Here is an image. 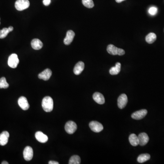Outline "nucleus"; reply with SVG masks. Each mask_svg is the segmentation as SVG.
<instances>
[{
    "label": "nucleus",
    "instance_id": "1",
    "mask_svg": "<svg viewBox=\"0 0 164 164\" xmlns=\"http://www.w3.org/2000/svg\"><path fill=\"white\" fill-rule=\"evenodd\" d=\"M42 105L43 109L45 112H51L53 109V99L49 96L44 97L42 101Z\"/></svg>",
    "mask_w": 164,
    "mask_h": 164
},
{
    "label": "nucleus",
    "instance_id": "2",
    "mask_svg": "<svg viewBox=\"0 0 164 164\" xmlns=\"http://www.w3.org/2000/svg\"><path fill=\"white\" fill-rule=\"evenodd\" d=\"M30 6L28 0H17L15 4V6L17 10L21 11L26 9Z\"/></svg>",
    "mask_w": 164,
    "mask_h": 164
},
{
    "label": "nucleus",
    "instance_id": "3",
    "mask_svg": "<svg viewBox=\"0 0 164 164\" xmlns=\"http://www.w3.org/2000/svg\"><path fill=\"white\" fill-rule=\"evenodd\" d=\"M19 62L17 54L15 53L11 54L8 58V64L11 68H16Z\"/></svg>",
    "mask_w": 164,
    "mask_h": 164
},
{
    "label": "nucleus",
    "instance_id": "4",
    "mask_svg": "<svg viewBox=\"0 0 164 164\" xmlns=\"http://www.w3.org/2000/svg\"><path fill=\"white\" fill-rule=\"evenodd\" d=\"M77 126L75 122L69 121L67 122L65 126V129L67 133L72 134L76 131Z\"/></svg>",
    "mask_w": 164,
    "mask_h": 164
},
{
    "label": "nucleus",
    "instance_id": "5",
    "mask_svg": "<svg viewBox=\"0 0 164 164\" xmlns=\"http://www.w3.org/2000/svg\"><path fill=\"white\" fill-rule=\"evenodd\" d=\"M89 126L93 131L95 133L100 132L104 129L103 125L96 121H93L90 122Z\"/></svg>",
    "mask_w": 164,
    "mask_h": 164
},
{
    "label": "nucleus",
    "instance_id": "6",
    "mask_svg": "<svg viewBox=\"0 0 164 164\" xmlns=\"http://www.w3.org/2000/svg\"><path fill=\"white\" fill-rule=\"evenodd\" d=\"M33 156V151L31 147H26L23 151V157L25 160L27 161L31 160Z\"/></svg>",
    "mask_w": 164,
    "mask_h": 164
},
{
    "label": "nucleus",
    "instance_id": "7",
    "mask_svg": "<svg viewBox=\"0 0 164 164\" xmlns=\"http://www.w3.org/2000/svg\"><path fill=\"white\" fill-rule=\"evenodd\" d=\"M128 103V98L126 94L120 95L118 99V106L120 109H123L126 107Z\"/></svg>",
    "mask_w": 164,
    "mask_h": 164
},
{
    "label": "nucleus",
    "instance_id": "8",
    "mask_svg": "<svg viewBox=\"0 0 164 164\" xmlns=\"http://www.w3.org/2000/svg\"><path fill=\"white\" fill-rule=\"evenodd\" d=\"M147 114V110L146 109H141L134 112L132 114L131 117L133 119L140 120L144 118L146 115Z\"/></svg>",
    "mask_w": 164,
    "mask_h": 164
},
{
    "label": "nucleus",
    "instance_id": "9",
    "mask_svg": "<svg viewBox=\"0 0 164 164\" xmlns=\"http://www.w3.org/2000/svg\"><path fill=\"white\" fill-rule=\"evenodd\" d=\"M19 106L23 110H27L29 108V104L27 98L24 96H21L18 100Z\"/></svg>",
    "mask_w": 164,
    "mask_h": 164
},
{
    "label": "nucleus",
    "instance_id": "10",
    "mask_svg": "<svg viewBox=\"0 0 164 164\" xmlns=\"http://www.w3.org/2000/svg\"><path fill=\"white\" fill-rule=\"evenodd\" d=\"M52 75V71L50 69L47 68L39 74L38 78L44 81L48 80L50 79Z\"/></svg>",
    "mask_w": 164,
    "mask_h": 164
},
{
    "label": "nucleus",
    "instance_id": "11",
    "mask_svg": "<svg viewBox=\"0 0 164 164\" xmlns=\"http://www.w3.org/2000/svg\"><path fill=\"white\" fill-rule=\"evenodd\" d=\"M75 33L72 30H68L66 36L64 38V44L66 45H68L71 43L73 41V38H75Z\"/></svg>",
    "mask_w": 164,
    "mask_h": 164
},
{
    "label": "nucleus",
    "instance_id": "12",
    "mask_svg": "<svg viewBox=\"0 0 164 164\" xmlns=\"http://www.w3.org/2000/svg\"><path fill=\"white\" fill-rule=\"evenodd\" d=\"M139 139V145L141 146H144L146 145L149 141L148 135L146 133H141L138 136Z\"/></svg>",
    "mask_w": 164,
    "mask_h": 164
},
{
    "label": "nucleus",
    "instance_id": "13",
    "mask_svg": "<svg viewBox=\"0 0 164 164\" xmlns=\"http://www.w3.org/2000/svg\"><path fill=\"white\" fill-rule=\"evenodd\" d=\"M35 137L40 143H45L48 141V137L41 131H38L35 133Z\"/></svg>",
    "mask_w": 164,
    "mask_h": 164
},
{
    "label": "nucleus",
    "instance_id": "14",
    "mask_svg": "<svg viewBox=\"0 0 164 164\" xmlns=\"http://www.w3.org/2000/svg\"><path fill=\"white\" fill-rule=\"evenodd\" d=\"M93 99L96 103L99 104H103L105 103L104 96L101 93L96 92L93 95Z\"/></svg>",
    "mask_w": 164,
    "mask_h": 164
},
{
    "label": "nucleus",
    "instance_id": "15",
    "mask_svg": "<svg viewBox=\"0 0 164 164\" xmlns=\"http://www.w3.org/2000/svg\"><path fill=\"white\" fill-rule=\"evenodd\" d=\"M9 137V133L6 131L2 132L0 134V145L5 146L8 143V139Z\"/></svg>",
    "mask_w": 164,
    "mask_h": 164
},
{
    "label": "nucleus",
    "instance_id": "16",
    "mask_svg": "<svg viewBox=\"0 0 164 164\" xmlns=\"http://www.w3.org/2000/svg\"><path fill=\"white\" fill-rule=\"evenodd\" d=\"M84 68V63L83 62H79L75 66L73 69V72L75 75H78L83 71Z\"/></svg>",
    "mask_w": 164,
    "mask_h": 164
},
{
    "label": "nucleus",
    "instance_id": "17",
    "mask_svg": "<svg viewBox=\"0 0 164 164\" xmlns=\"http://www.w3.org/2000/svg\"><path fill=\"white\" fill-rule=\"evenodd\" d=\"M31 46L35 50H39L43 47V43L38 39H34L31 42Z\"/></svg>",
    "mask_w": 164,
    "mask_h": 164
},
{
    "label": "nucleus",
    "instance_id": "18",
    "mask_svg": "<svg viewBox=\"0 0 164 164\" xmlns=\"http://www.w3.org/2000/svg\"><path fill=\"white\" fill-rule=\"evenodd\" d=\"M121 70V64L119 62H116L115 66L111 67L109 70V73L112 75H117Z\"/></svg>",
    "mask_w": 164,
    "mask_h": 164
},
{
    "label": "nucleus",
    "instance_id": "19",
    "mask_svg": "<svg viewBox=\"0 0 164 164\" xmlns=\"http://www.w3.org/2000/svg\"><path fill=\"white\" fill-rule=\"evenodd\" d=\"M129 141L131 145L133 146H136L139 145V139L136 135L132 133L129 136Z\"/></svg>",
    "mask_w": 164,
    "mask_h": 164
},
{
    "label": "nucleus",
    "instance_id": "20",
    "mask_svg": "<svg viewBox=\"0 0 164 164\" xmlns=\"http://www.w3.org/2000/svg\"><path fill=\"white\" fill-rule=\"evenodd\" d=\"M118 48L113 44H109L107 46V52L111 55H118Z\"/></svg>",
    "mask_w": 164,
    "mask_h": 164
},
{
    "label": "nucleus",
    "instance_id": "21",
    "mask_svg": "<svg viewBox=\"0 0 164 164\" xmlns=\"http://www.w3.org/2000/svg\"><path fill=\"white\" fill-rule=\"evenodd\" d=\"M156 39V35L154 33H151L148 34L146 37V40L147 43L149 44H151L155 41Z\"/></svg>",
    "mask_w": 164,
    "mask_h": 164
},
{
    "label": "nucleus",
    "instance_id": "22",
    "mask_svg": "<svg viewBox=\"0 0 164 164\" xmlns=\"http://www.w3.org/2000/svg\"><path fill=\"white\" fill-rule=\"evenodd\" d=\"M151 158L150 155L148 154H141L137 158L138 162L140 163H144L149 160Z\"/></svg>",
    "mask_w": 164,
    "mask_h": 164
},
{
    "label": "nucleus",
    "instance_id": "23",
    "mask_svg": "<svg viewBox=\"0 0 164 164\" xmlns=\"http://www.w3.org/2000/svg\"><path fill=\"white\" fill-rule=\"evenodd\" d=\"M80 158L77 155H75L72 156L68 162L70 164H80Z\"/></svg>",
    "mask_w": 164,
    "mask_h": 164
},
{
    "label": "nucleus",
    "instance_id": "24",
    "mask_svg": "<svg viewBox=\"0 0 164 164\" xmlns=\"http://www.w3.org/2000/svg\"><path fill=\"white\" fill-rule=\"evenodd\" d=\"M9 86V85L6 82L5 77H2L0 79V89H7Z\"/></svg>",
    "mask_w": 164,
    "mask_h": 164
},
{
    "label": "nucleus",
    "instance_id": "25",
    "mask_svg": "<svg viewBox=\"0 0 164 164\" xmlns=\"http://www.w3.org/2000/svg\"><path fill=\"white\" fill-rule=\"evenodd\" d=\"M82 3L87 8H92L94 6L93 0H82Z\"/></svg>",
    "mask_w": 164,
    "mask_h": 164
},
{
    "label": "nucleus",
    "instance_id": "26",
    "mask_svg": "<svg viewBox=\"0 0 164 164\" xmlns=\"http://www.w3.org/2000/svg\"><path fill=\"white\" fill-rule=\"evenodd\" d=\"M9 33L8 28H4L0 30V38L2 39L6 38Z\"/></svg>",
    "mask_w": 164,
    "mask_h": 164
},
{
    "label": "nucleus",
    "instance_id": "27",
    "mask_svg": "<svg viewBox=\"0 0 164 164\" xmlns=\"http://www.w3.org/2000/svg\"><path fill=\"white\" fill-rule=\"evenodd\" d=\"M148 12L151 15L155 16L157 14V12H158V9L155 6H151L149 8Z\"/></svg>",
    "mask_w": 164,
    "mask_h": 164
},
{
    "label": "nucleus",
    "instance_id": "28",
    "mask_svg": "<svg viewBox=\"0 0 164 164\" xmlns=\"http://www.w3.org/2000/svg\"><path fill=\"white\" fill-rule=\"evenodd\" d=\"M125 54V51L123 49H121V48H118V55H119V56H122V55H124Z\"/></svg>",
    "mask_w": 164,
    "mask_h": 164
},
{
    "label": "nucleus",
    "instance_id": "29",
    "mask_svg": "<svg viewBox=\"0 0 164 164\" xmlns=\"http://www.w3.org/2000/svg\"><path fill=\"white\" fill-rule=\"evenodd\" d=\"M43 3L44 5L48 6L49 5V4L51 3V0H43Z\"/></svg>",
    "mask_w": 164,
    "mask_h": 164
},
{
    "label": "nucleus",
    "instance_id": "30",
    "mask_svg": "<svg viewBox=\"0 0 164 164\" xmlns=\"http://www.w3.org/2000/svg\"><path fill=\"white\" fill-rule=\"evenodd\" d=\"M48 164H59V163L58 162H57V161H53V160H51V161H49L48 162Z\"/></svg>",
    "mask_w": 164,
    "mask_h": 164
},
{
    "label": "nucleus",
    "instance_id": "31",
    "mask_svg": "<svg viewBox=\"0 0 164 164\" xmlns=\"http://www.w3.org/2000/svg\"><path fill=\"white\" fill-rule=\"evenodd\" d=\"M8 30L9 31V32H12L13 30V27H11V26H10V27H9L8 28Z\"/></svg>",
    "mask_w": 164,
    "mask_h": 164
},
{
    "label": "nucleus",
    "instance_id": "32",
    "mask_svg": "<svg viewBox=\"0 0 164 164\" xmlns=\"http://www.w3.org/2000/svg\"><path fill=\"white\" fill-rule=\"evenodd\" d=\"M124 1H126V0H115L116 2H117V3H120V2H122Z\"/></svg>",
    "mask_w": 164,
    "mask_h": 164
},
{
    "label": "nucleus",
    "instance_id": "33",
    "mask_svg": "<svg viewBox=\"0 0 164 164\" xmlns=\"http://www.w3.org/2000/svg\"><path fill=\"white\" fill-rule=\"evenodd\" d=\"M9 163L7 161H4L1 163V164H8Z\"/></svg>",
    "mask_w": 164,
    "mask_h": 164
},
{
    "label": "nucleus",
    "instance_id": "34",
    "mask_svg": "<svg viewBox=\"0 0 164 164\" xmlns=\"http://www.w3.org/2000/svg\"><path fill=\"white\" fill-rule=\"evenodd\" d=\"M0 24H1V23H0Z\"/></svg>",
    "mask_w": 164,
    "mask_h": 164
}]
</instances>
